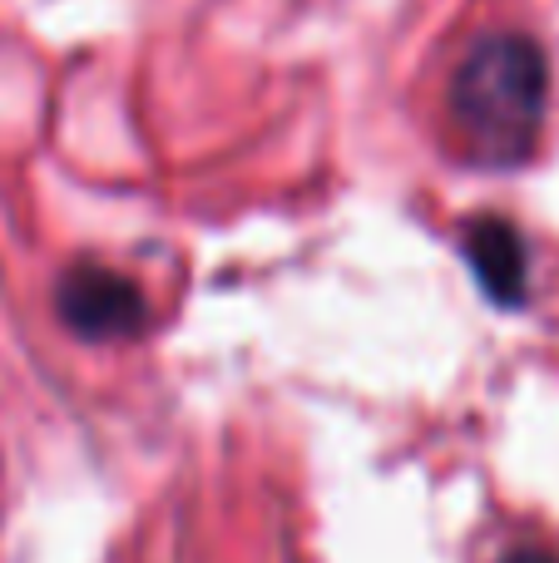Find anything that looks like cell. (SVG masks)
Instances as JSON below:
<instances>
[{
  "instance_id": "cell-4",
  "label": "cell",
  "mask_w": 559,
  "mask_h": 563,
  "mask_svg": "<svg viewBox=\"0 0 559 563\" xmlns=\"http://www.w3.org/2000/svg\"><path fill=\"white\" fill-rule=\"evenodd\" d=\"M501 563H555L545 549H515V554H505Z\"/></svg>"
},
{
  "instance_id": "cell-3",
  "label": "cell",
  "mask_w": 559,
  "mask_h": 563,
  "mask_svg": "<svg viewBox=\"0 0 559 563\" xmlns=\"http://www.w3.org/2000/svg\"><path fill=\"white\" fill-rule=\"evenodd\" d=\"M461 253L471 277L481 282V291L495 301V307H525L530 301V253H525V238L515 233L505 218L485 213L465 228Z\"/></svg>"
},
{
  "instance_id": "cell-2",
  "label": "cell",
  "mask_w": 559,
  "mask_h": 563,
  "mask_svg": "<svg viewBox=\"0 0 559 563\" xmlns=\"http://www.w3.org/2000/svg\"><path fill=\"white\" fill-rule=\"evenodd\" d=\"M55 311L79 341H129L149 327V301L134 277L75 263L55 282Z\"/></svg>"
},
{
  "instance_id": "cell-1",
  "label": "cell",
  "mask_w": 559,
  "mask_h": 563,
  "mask_svg": "<svg viewBox=\"0 0 559 563\" xmlns=\"http://www.w3.org/2000/svg\"><path fill=\"white\" fill-rule=\"evenodd\" d=\"M550 109V65L530 35L491 30L451 75V114L485 168H515L535 154Z\"/></svg>"
}]
</instances>
